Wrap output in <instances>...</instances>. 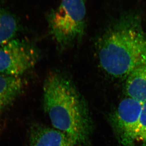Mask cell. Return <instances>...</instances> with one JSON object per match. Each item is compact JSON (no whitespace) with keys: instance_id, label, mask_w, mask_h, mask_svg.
<instances>
[{"instance_id":"2","label":"cell","mask_w":146,"mask_h":146,"mask_svg":"<svg viewBox=\"0 0 146 146\" xmlns=\"http://www.w3.org/2000/svg\"><path fill=\"white\" fill-rule=\"evenodd\" d=\"M97 47L101 68L114 78H126L146 64V35L137 16L115 21L100 36Z\"/></svg>"},{"instance_id":"7","label":"cell","mask_w":146,"mask_h":146,"mask_svg":"<svg viewBox=\"0 0 146 146\" xmlns=\"http://www.w3.org/2000/svg\"><path fill=\"white\" fill-rule=\"evenodd\" d=\"M23 85L21 77L0 74V115L21 94Z\"/></svg>"},{"instance_id":"4","label":"cell","mask_w":146,"mask_h":146,"mask_svg":"<svg viewBox=\"0 0 146 146\" xmlns=\"http://www.w3.org/2000/svg\"><path fill=\"white\" fill-rule=\"evenodd\" d=\"M39 56L31 42L14 38L0 46V74L21 77L35 66Z\"/></svg>"},{"instance_id":"1","label":"cell","mask_w":146,"mask_h":146,"mask_svg":"<svg viewBox=\"0 0 146 146\" xmlns=\"http://www.w3.org/2000/svg\"><path fill=\"white\" fill-rule=\"evenodd\" d=\"M43 104L53 128L69 137L76 146L89 145L93 122L84 98L72 80L52 73L44 83Z\"/></svg>"},{"instance_id":"5","label":"cell","mask_w":146,"mask_h":146,"mask_svg":"<svg viewBox=\"0 0 146 146\" xmlns=\"http://www.w3.org/2000/svg\"><path fill=\"white\" fill-rule=\"evenodd\" d=\"M143 104L127 96L110 115V122L121 146H132Z\"/></svg>"},{"instance_id":"11","label":"cell","mask_w":146,"mask_h":146,"mask_svg":"<svg viewBox=\"0 0 146 146\" xmlns=\"http://www.w3.org/2000/svg\"><path fill=\"white\" fill-rule=\"evenodd\" d=\"M1 131H2V130H1V129H0V135H1Z\"/></svg>"},{"instance_id":"10","label":"cell","mask_w":146,"mask_h":146,"mask_svg":"<svg viewBox=\"0 0 146 146\" xmlns=\"http://www.w3.org/2000/svg\"><path fill=\"white\" fill-rule=\"evenodd\" d=\"M132 146H146V102L143 104L139 123Z\"/></svg>"},{"instance_id":"9","label":"cell","mask_w":146,"mask_h":146,"mask_svg":"<svg viewBox=\"0 0 146 146\" xmlns=\"http://www.w3.org/2000/svg\"><path fill=\"white\" fill-rule=\"evenodd\" d=\"M19 28L15 16L0 4V46L14 38Z\"/></svg>"},{"instance_id":"6","label":"cell","mask_w":146,"mask_h":146,"mask_svg":"<svg viewBox=\"0 0 146 146\" xmlns=\"http://www.w3.org/2000/svg\"><path fill=\"white\" fill-rule=\"evenodd\" d=\"M28 146H76L72 139L54 128L35 125L30 131Z\"/></svg>"},{"instance_id":"8","label":"cell","mask_w":146,"mask_h":146,"mask_svg":"<svg viewBox=\"0 0 146 146\" xmlns=\"http://www.w3.org/2000/svg\"><path fill=\"white\" fill-rule=\"evenodd\" d=\"M125 90L127 97L146 103V64L135 69L127 77Z\"/></svg>"},{"instance_id":"12","label":"cell","mask_w":146,"mask_h":146,"mask_svg":"<svg viewBox=\"0 0 146 146\" xmlns=\"http://www.w3.org/2000/svg\"></svg>"},{"instance_id":"3","label":"cell","mask_w":146,"mask_h":146,"mask_svg":"<svg viewBox=\"0 0 146 146\" xmlns=\"http://www.w3.org/2000/svg\"><path fill=\"white\" fill-rule=\"evenodd\" d=\"M86 15L84 0H62L48 16L51 35L62 47L78 41L84 36Z\"/></svg>"}]
</instances>
